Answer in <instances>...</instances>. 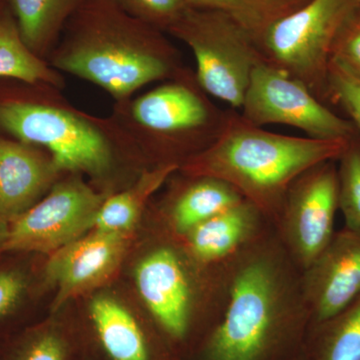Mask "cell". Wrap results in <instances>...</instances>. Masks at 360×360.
Wrapping results in <instances>:
<instances>
[{
	"instance_id": "1",
	"label": "cell",
	"mask_w": 360,
	"mask_h": 360,
	"mask_svg": "<svg viewBox=\"0 0 360 360\" xmlns=\"http://www.w3.org/2000/svg\"><path fill=\"white\" fill-rule=\"evenodd\" d=\"M52 65L89 80L117 101L144 85L179 77L175 49L162 32L135 20L116 0H82Z\"/></svg>"
},
{
	"instance_id": "2",
	"label": "cell",
	"mask_w": 360,
	"mask_h": 360,
	"mask_svg": "<svg viewBox=\"0 0 360 360\" xmlns=\"http://www.w3.org/2000/svg\"><path fill=\"white\" fill-rule=\"evenodd\" d=\"M350 141L274 134L227 111L217 139L179 165L193 177L233 186L262 214H281L288 189L312 167L338 160Z\"/></svg>"
},
{
	"instance_id": "3",
	"label": "cell",
	"mask_w": 360,
	"mask_h": 360,
	"mask_svg": "<svg viewBox=\"0 0 360 360\" xmlns=\"http://www.w3.org/2000/svg\"><path fill=\"white\" fill-rule=\"evenodd\" d=\"M167 32L193 51L200 89L240 110L252 71L264 60L255 40L225 14L189 6Z\"/></svg>"
},
{
	"instance_id": "4",
	"label": "cell",
	"mask_w": 360,
	"mask_h": 360,
	"mask_svg": "<svg viewBox=\"0 0 360 360\" xmlns=\"http://www.w3.org/2000/svg\"><path fill=\"white\" fill-rule=\"evenodd\" d=\"M359 11V0H309L269 28L260 51L267 63L300 80L326 103L333 45Z\"/></svg>"
},
{
	"instance_id": "5",
	"label": "cell",
	"mask_w": 360,
	"mask_h": 360,
	"mask_svg": "<svg viewBox=\"0 0 360 360\" xmlns=\"http://www.w3.org/2000/svg\"><path fill=\"white\" fill-rule=\"evenodd\" d=\"M0 127L18 141L44 148L60 172L101 175L112 162L103 129L59 104L25 99L0 101Z\"/></svg>"
},
{
	"instance_id": "6",
	"label": "cell",
	"mask_w": 360,
	"mask_h": 360,
	"mask_svg": "<svg viewBox=\"0 0 360 360\" xmlns=\"http://www.w3.org/2000/svg\"><path fill=\"white\" fill-rule=\"evenodd\" d=\"M283 307V279L276 265L264 257L241 265L232 279L224 321L212 338V360H257Z\"/></svg>"
},
{
	"instance_id": "7",
	"label": "cell",
	"mask_w": 360,
	"mask_h": 360,
	"mask_svg": "<svg viewBox=\"0 0 360 360\" xmlns=\"http://www.w3.org/2000/svg\"><path fill=\"white\" fill-rule=\"evenodd\" d=\"M240 110L257 127L288 125L311 139L352 141L359 135L352 120L329 110L303 82L265 59L252 71Z\"/></svg>"
},
{
	"instance_id": "8",
	"label": "cell",
	"mask_w": 360,
	"mask_h": 360,
	"mask_svg": "<svg viewBox=\"0 0 360 360\" xmlns=\"http://www.w3.org/2000/svg\"><path fill=\"white\" fill-rule=\"evenodd\" d=\"M105 198L80 179L54 184L37 205L9 224L6 251L52 255L94 229Z\"/></svg>"
},
{
	"instance_id": "9",
	"label": "cell",
	"mask_w": 360,
	"mask_h": 360,
	"mask_svg": "<svg viewBox=\"0 0 360 360\" xmlns=\"http://www.w3.org/2000/svg\"><path fill=\"white\" fill-rule=\"evenodd\" d=\"M338 175L335 161L312 167L293 182L281 210L290 250L305 269L335 236Z\"/></svg>"
},
{
	"instance_id": "10",
	"label": "cell",
	"mask_w": 360,
	"mask_h": 360,
	"mask_svg": "<svg viewBox=\"0 0 360 360\" xmlns=\"http://www.w3.org/2000/svg\"><path fill=\"white\" fill-rule=\"evenodd\" d=\"M182 72L179 78L139 97L131 115L144 131L165 141L202 139L210 146L224 127L227 111L207 101Z\"/></svg>"
},
{
	"instance_id": "11",
	"label": "cell",
	"mask_w": 360,
	"mask_h": 360,
	"mask_svg": "<svg viewBox=\"0 0 360 360\" xmlns=\"http://www.w3.org/2000/svg\"><path fill=\"white\" fill-rule=\"evenodd\" d=\"M129 243V233L94 231L49 255L44 277L56 290L54 309L110 281Z\"/></svg>"
},
{
	"instance_id": "12",
	"label": "cell",
	"mask_w": 360,
	"mask_h": 360,
	"mask_svg": "<svg viewBox=\"0 0 360 360\" xmlns=\"http://www.w3.org/2000/svg\"><path fill=\"white\" fill-rule=\"evenodd\" d=\"M360 295V233L345 229L307 269L305 297L321 323Z\"/></svg>"
},
{
	"instance_id": "13",
	"label": "cell",
	"mask_w": 360,
	"mask_h": 360,
	"mask_svg": "<svg viewBox=\"0 0 360 360\" xmlns=\"http://www.w3.org/2000/svg\"><path fill=\"white\" fill-rule=\"evenodd\" d=\"M137 290L149 311L169 335L180 338L188 326L191 290L174 250L158 248L146 255L135 271Z\"/></svg>"
},
{
	"instance_id": "14",
	"label": "cell",
	"mask_w": 360,
	"mask_h": 360,
	"mask_svg": "<svg viewBox=\"0 0 360 360\" xmlns=\"http://www.w3.org/2000/svg\"><path fill=\"white\" fill-rule=\"evenodd\" d=\"M60 169L35 146L0 137V219L13 222L51 191Z\"/></svg>"
},
{
	"instance_id": "15",
	"label": "cell",
	"mask_w": 360,
	"mask_h": 360,
	"mask_svg": "<svg viewBox=\"0 0 360 360\" xmlns=\"http://www.w3.org/2000/svg\"><path fill=\"white\" fill-rule=\"evenodd\" d=\"M262 214L250 201L220 212L186 234L194 257L202 262L224 259L250 238Z\"/></svg>"
},
{
	"instance_id": "16",
	"label": "cell",
	"mask_w": 360,
	"mask_h": 360,
	"mask_svg": "<svg viewBox=\"0 0 360 360\" xmlns=\"http://www.w3.org/2000/svg\"><path fill=\"white\" fill-rule=\"evenodd\" d=\"M179 168L176 162L161 163L158 167L144 172L127 191L106 198L97 212L92 231L129 233L151 195Z\"/></svg>"
},
{
	"instance_id": "17",
	"label": "cell",
	"mask_w": 360,
	"mask_h": 360,
	"mask_svg": "<svg viewBox=\"0 0 360 360\" xmlns=\"http://www.w3.org/2000/svg\"><path fill=\"white\" fill-rule=\"evenodd\" d=\"M245 200L231 184L212 177H194L175 198L170 217L177 232L188 233L220 212Z\"/></svg>"
},
{
	"instance_id": "18",
	"label": "cell",
	"mask_w": 360,
	"mask_h": 360,
	"mask_svg": "<svg viewBox=\"0 0 360 360\" xmlns=\"http://www.w3.org/2000/svg\"><path fill=\"white\" fill-rule=\"evenodd\" d=\"M90 316L104 349L113 360H148L141 329L129 310L110 297H96Z\"/></svg>"
},
{
	"instance_id": "19",
	"label": "cell",
	"mask_w": 360,
	"mask_h": 360,
	"mask_svg": "<svg viewBox=\"0 0 360 360\" xmlns=\"http://www.w3.org/2000/svg\"><path fill=\"white\" fill-rule=\"evenodd\" d=\"M82 0H11L21 37L41 58Z\"/></svg>"
},
{
	"instance_id": "20",
	"label": "cell",
	"mask_w": 360,
	"mask_h": 360,
	"mask_svg": "<svg viewBox=\"0 0 360 360\" xmlns=\"http://www.w3.org/2000/svg\"><path fill=\"white\" fill-rule=\"evenodd\" d=\"M198 9L219 11L231 18L255 40L260 42L272 25L295 13L309 0H186Z\"/></svg>"
},
{
	"instance_id": "21",
	"label": "cell",
	"mask_w": 360,
	"mask_h": 360,
	"mask_svg": "<svg viewBox=\"0 0 360 360\" xmlns=\"http://www.w3.org/2000/svg\"><path fill=\"white\" fill-rule=\"evenodd\" d=\"M0 77L13 78L28 84H61L58 73L28 49L15 18L6 11L0 16Z\"/></svg>"
},
{
	"instance_id": "22",
	"label": "cell",
	"mask_w": 360,
	"mask_h": 360,
	"mask_svg": "<svg viewBox=\"0 0 360 360\" xmlns=\"http://www.w3.org/2000/svg\"><path fill=\"white\" fill-rule=\"evenodd\" d=\"M324 323L329 333L322 360H360V295Z\"/></svg>"
},
{
	"instance_id": "23",
	"label": "cell",
	"mask_w": 360,
	"mask_h": 360,
	"mask_svg": "<svg viewBox=\"0 0 360 360\" xmlns=\"http://www.w3.org/2000/svg\"><path fill=\"white\" fill-rule=\"evenodd\" d=\"M338 160V208L345 219V229L360 233L359 135L350 141Z\"/></svg>"
},
{
	"instance_id": "24",
	"label": "cell",
	"mask_w": 360,
	"mask_h": 360,
	"mask_svg": "<svg viewBox=\"0 0 360 360\" xmlns=\"http://www.w3.org/2000/svg\"><path fill=\"white\" fill-rule=\"evenodd\" d=\"M131 18L149 26L168 32L188 8L186 0H116Z\"/></svg>"
},
{
	"instance_id": "25",
	"label": "cell",
	"mask_w": 360,
	"mask_h": 360,
	"mask_svg": "<svg viewBox=\"0 0 360 360\" xmlns=\"http://www.w3.org/2000/svg\"><path fill=\"white\" fill-rule=\"evenodd\" d=\"M328 101L340 104L360 134V77L333 61L329 66Z\"/></svg>"
},
{
	"instance_id": "26",
	"label": "cell",
	"mask_w": 360,
	"mask_h": 360,
	"mask_svg": "<svg viewBox=\"0 0 360 360\" xmlns=\"http://www.w3.org/2000/svg\"><path fill=\"white\" fill-rule=\"evenodd\" d=\"M331 61L360 77V11L340 30L333 45Z\"/></svg>"
},
{
	"instance_id": "27",
	"label": "cell",
	"mask_w": 360,
	"mask_h": 360,
	"mask_svg": "<svg viewBox=\"0 0 360 360\" xmlns=\"http://www.w3.org/2000/svg\"><path fill=\"white\" fill-rule=\"evenodd\" d=\"M27 290V279L18 269H0V321L18 309Z\"/></svg>"
},
{
	"instance_id": "28",
	"label": "cell",
	"mask_w": 360,
	"mask_h": 360,
	"mask_svg": "<svg viewBox=\"0 0 360 360\" xmlns=\"http://www.w3.org/2000/svg\"><path fill=\"white\" fill-rule=\"evenodd\" d=\"M18 360H65V348L58 338L45 333L30 341Z\"/></svg>"
},
{
	"instance_id": "29",
	"label": "cell",
	"mask_w": 360,
	"mask_h": 360,
	"mask_svg": "<svg viewBox=\"0 0 360 360\" xmlns=\"http://www.w3.org/2000/svg\"><path fill=\"white\" fill-rule=\"evenodd\" d=\"M9 222L0 219V253L6 251L7 236H8Z\"/></svg>"
},
{
	"instance_id": "30",
	"label": "cell",
	"mask_w": 360,
	"mask_h": 360,
	"mask_svg": "<svg viewBox=\"0 0 360 360\" xmlns=\"http://www.w3.org/2000/svg\"><path fill=\"white\" fill-rule=\"evenodd\" d=\"M4 13H6V11H4V4H2V0H0V16H1Z\"/></svg>"
},
{
	"instance_id": "31",
	"label": "cell",
	"mask_w": 360,
	"mask_h": 360,
	"mask_svg": "<svg viewBox=\"0 0 360 360\" xmlns=\"http://www.w3.org/2000/svg\"><path fill=\"white\" fill-rule=\"evenodd\" d=\"M359 6H360V0H359Z\"/></svg>"
}]
</instances>
